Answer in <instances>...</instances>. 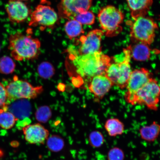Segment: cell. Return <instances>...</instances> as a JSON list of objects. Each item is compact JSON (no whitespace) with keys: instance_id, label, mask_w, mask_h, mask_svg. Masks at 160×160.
Returning <instances> with one entry per match:
<instances>
[{"instance_id":"277c9868","label":"cell","mask_w":160,"mask_h":160,"mask_svg":"<svg viewBox=\"0 0 160 160\" xmlns=\"http://www.w3.org/2000/svg\"><path fill=\"white\" fill-rule=\"evenodd\" d=\"M98 18L102 30L108 37L118 35L122 30L121 26L124 19V15L121 10L114 6L108 5L100 10Z\"/></svg>"},{"instance_id":"4dcf8cb0","label":"cell","mask_w":160,"mask_h":160,"mask_svg":"<svg viewBox=\"0 0 160 160\" xmlns=\"http://www.w3.org/2000/svg\"><path fill=\"white\" fill-rule=\"evenodd\" d=\"M17 1H27L28 0H17Z\"/></svg>"},{"instance_id":"ba28073f","label":"cell","mask_w":160,"mask_h":160,"mask_svg":"<svg viewBox=\"0 0 160 160\" xmlns=\"http://www.w3.org/2000/svg\"><path fill=\"white\" fill-rule=\"evenodd\" d=\"M6 88L9 105L16 100L34 99L43 91L42 86L33 87L28 82L19 79L16 76Z\"/></svg>"},{"instance_id":"d6a6232c","label":"cell","mask_w":160,"mask_h":160,"mask_svg":"<svg viewBox=\"0 0 160 160\" xmlns=\"http://www.w3.org/2000/svg\"><path fill=\"white\" fill-rule=\"evenodd\" d=\"M0 50H1V47H0Z\"/></svg>"},{"instance_id":"4fadbf2b","label":"cell","mask_w":160,"mask_h":160,"mask_svg":"<svg viewBox=\"0 0 160 160\" xmlns=\"http://www.w3.org/2000/svg\"><path fill=\"white\" fill-rule=\"evenodd\" d=\"M90 79L89 89L98 101L102 99L114 86L105 74L96 75Z\"/></svg>"},{"instance_id":"2e32d148","label":"cell","mask_w":160,"mask_h":160,"mask_svg":"<svg viewBox=\"0 0 160 160\" xmlns=\"http://www.w3.org/2000/svg\"><path fill=\"white\" fill-rule=\"evenodd\" d=\"M8 110L15 115L17 118L24 119L27 118L31 111V106L29 102L25 99L16 100L8 106Z\"/></svg>"},{"instance_id":"ac0fdd59","label":"cell","mask_w":160,"mask_h":160,"mask_svg":"<svg viewBox=\"0 0 160 160\" xmlns=\"http://www.w3.org/2000/svg\"><path fill=\"white\" fill-rule=\"evenodd\" d=\"M139 132L142 139L148 142H152L157 139L160 135V124L153 121L149 125L140 128Z\"/></svg>"},{"instance_id":"8992f818","label":"cell","mask_w":160,"mask_h":160,"mask_svg":"<svg viewBox=\"0 0 160 160\" xmlns=\"http://www.w3.org/2000/svg\"><path fill=\"white\" fill-rule=\"evenodd\" d=\"M104 35L101 29L92 30L87 35H81L73 44L69 46L67 51L72 57L101 51L102 38Z\"/></svg>"},{"instance_id":"d6986e66","label":"cell","mask_w":160,"mask_h":160,"mask_svg":"<svg viewBox=\"0 0 160 160\" xmlns=\"http://www.w3.org/2000/svg\"><path fill=\"white\" fill-rule=\"evenodd\" d=\"M104 128L108 135L111 137L121 135L124 132V124L117 118H111L105 122Z\"/></svg>"},{"instance_id":"3957f363","label":"cell","mask_w":160,"mask_h":160,"mask_svg":"<svg viewBox=\"0 0 160 160\" xmlns=\"http://www.w3.org/2000/svg\"><path fill=\"white\" fill-rule=\"evenodd\" d=\"M122 60L112 57V61L106 70L105 74L113 84L121 89L126 88L132 71L131 53L127 48L123 49Z\"/></svg>"},{"instance_id":"30bf717a","label":"cell","mask_w":160,"mask_h":160,"mask_svg":"<svg viewBox=\"0 0 160 160\" xmlns=\"http://www.w3.org/2000/svg\"><path fill=\"white\" fill-rule=\"evenodd\" d=\"M58 20V14L54 9L49 6L41 4L31 13L29 25L33 27L40 26L45 28L53 27Z\"/></svg>"},{"instance_id":"4316f807","label":"cell","mask_w":160,"mask_h":160,"mask_svg":"<svg viewBox=\"0 0 160 160\" xmlns=\"http://www.w3.org/2000/svg\"><path fill=\"white\" fill-rule=\"evenodd\" d=\"M38 72L41 77L43 78L48 79L53 75L55 70L51 63L44 62L39 65L38 68Z\"/></svg>"},{"instance_id":"7a4b0ae2","label":"cell","mask_w":160,"mask_h":160,"mask_svg":"<svg viewBox=\"0 0 160 160\" xmlns=\"http://www.w3.org/2000/svg\"><path fill=\"white\" fill-rule=\"evenodd\" d=\"M41 46L38 39L19 32L11 35L9 38L11 55L17 61L37 58L40 54Z\"/></svg>"},{"instance_id":"8fae6325","label":"cell","mask_w":160,"mask_h":160,"mask_svg":"<svg viewBox=\"0 0 160 160\" xmlns=\"http://www.w3.org/2000/svg\"><path fill=\"white\" fill-rule=\"evenodd\" d=\"M93 0H61L58 6L60 15L68 20L74 19L76 15L88 11Z\"/></svg>"},{"instance_id":"52a82bcc","label":"cell","mask_w":160,"mask_h":160,"mask_svg":"<svg viewBox=\"0 0 160 160\" xmlns=\"http://www.w3.org/2000/svg\"><path fill=\"white\" fill-rule=\"evenodd\" d=\"M160 100V86L153 77L135 94L128 104L145 106L150 110L157 111Z\"/></svg>"},{"instance_id":"7c38bea8","label":"cell","mask_w":160,"mask_h":160,"mask_svg":"<svg viewBox=\"0 0 160 160\" xmlns=\"http://www.w3.org/2000/svg\"><path fill=\"white\" fill-rule=\"evenodd\" d=\"M6 10L10 21L12 23L23 22L30 15V10L27 5L23 2L17 0H8Z\"/></svg>"},{"instance_id":"7402d4cb","label":"cell","mask_w":160,"mask_h":160,"mask_svg":"<svg viewBox=\"0 0 160 160\" xmlns=\"http://www.w3.org/2000/svg\"><path fill=\"white\" fill-rule=\"evenodd\" d=\"M65 141L61 137L57 135H52L47 140V147L50 151L59 152L62 151L65 147Z\"/></svg>"},{"instance_id":"9a60e30c","label":"cell","mask_w":160,"mask_h":160,"mask_svg":"<svg viewBox=\"0 0 160 160\" xmlns=\"http://www.w3.org/2000/svg\"><path fill=\"white\" fill-rule=\"evenodd\" d=\"M133 19L145 16L153 4V0H126Z\"/></svg>"},{"instance_id":"e0dca14e","label":"cell","mask_w":160,"mask_h":160,"mask_svg":"<svg viewBox=\"0 0 160 160\" xmlns=\"http://www.w3.org/2000/svg\"><path fill=\"white\" fill-rule=\"evenodd\" d=\"M131 53L132 58L140 62L147 61L151 57L149 45L141 43H133L127 47Z\"/></svg>"},{"instance_id":"9c48e42d","label":"cell","mask_w":160,"mask_h":160,"mask_svg":"<svg viewBox=\"0 0 160 160\" xmlns=\"http://www.w3.org/2000/svg\"><path fill=\"white\" fill-rule=\"evenodd\" d=\"M152 78V74L145 68L132 71L126 87L125 101L129 103L135 94Z\"/></svg>"},{"instance_id":"f546056e","label":"cell","mask_w":160,"mask_h":160,"mask_svg":"<svg viewBox=\"0 0 160 160\" xmlns=\"http://www.w3.org/2000/svg\"><path fill=\"white\" fill-rule=\"evenodd\" d=\"M3 151L0 149V160H1V158L3 157Z\"/></svg>"},{"instance_id":"6da1fadb","label":"cell","mask_w":160,"mask_h":160,"mask_svg":"<svg viewBox=\"0 0 160 160\" xmlns=\"http://www.w3.org/2000/svg\"><path fill=\"white\" fill-rule=\"evenodd\" d=\"M72 62L78 74L89 78L96 75L105 74L112 61V57L101 51L72 57Z\"/></svg>"},{"instance_id":"1f68e13d","label":"cell","mask_w":160,"mask_h":160,"mask_svg":"<svg viewBox=\"0 0 160 160\" xmlns=\"http://www.w3.org/2000/svg\"><path fill=\"white\" fill-rule=\"evenodd\" d=\"M159 20H160V15L159 16Z\"/></svg>"},{"instance_id":"ffe728a7","label":"cell","mask_w":160,"mask_h":160,"mask_svg":"<svg viewBox=\"0 0 160 160\" xmlns=\"http://www.w3.org/2000/svg\"><path fill=\"white\" fill-rule=\"evenodd\" d=\"M66 34L70 39L79 37L84 33L81 23L74 19L69 20L65 25Z\"/></svg>"},{"instance_id":"603a6c76","label":"cell","mask_w":160,"mask_h":160,"mask_svg":"<svg viewBox=\"0 0 160 160\" xmlns=\"http://www.w3.org/2000/svg\"><path fill=\"white\" fill-rule=\"evenodd\" d=\"M15 63L11 58L4 56L0 59V73L8 75L13 73L15 69Z\"/></svg>"},{"instance_id":"5bb4252c","label":"cell","mask_w":160,"mask_h":160,"mask_svg":"<svg viewBox=\"0 0 160 160\" xmlns=\"http://www.w3.org/2000/svg\"><path fill=\"white\" fill-rule=\"evenodd\" d=\"M22 131L26 141L32 144L43 143L49 135V131L38 123L26 126Z\"/></svg>"},{"instance_id":"484cf974","label":"cell","mask_w":160,"mask_h":160,"mask_svg":"<svg viewBox=\"0 0 160 160\" xmlns=\"http://www.w3.org/2000/svg\"><path fill=\"white\" fill-rule=\"evenodd\" d=\"M51 109L47 106L39 108L35 113L36 119L41 123L47 122L51 118Z\"/></svg>"},{"instance_id":"d4e9b609","label":"cell","mask_w":160,"mask_h":160,"mask_svg":"<svg viewBox=\"0 0 160 160\" xmlns=\"http://www.w3.org/2000/svg\"><path fill=\"white\" fill-rule=\"evenodd\" d=\"M90 145L92 147L98 148L102 147L105 142L104 137L101 132L98 131L92 132L89 136Z\"/></svg>"},{"instance_id":"44dd1931","label":"cell","mask_w":160,"mask_h":160,"mask_svg":"<svg viewBox=\"0 0 160 160\" xmlns=\"http://www.w3.org/2000/svg\"><path fill=\"white\" fill-rule=\"evenodd\" d=\"M18 119L8 110V107L0 109V127L5 129H11Z\"/></svg>"},{"instance_id":"f1b7e54d","label":"cell","mask_w":160,"mask_h":160,"mask_svg":"<svg viewBox=\"0 0 160 160\" xmlns=\"http://www.w3.org/2000/svg\"><path fill=\"white\" fill-rule=\"evenodd\" d=\"M8 105L7 89L2 84L0 83V109L8 107Z\"/></svg>"},{"instance_id":"5b68a950","label":"cell","mask_w":160,"mask_h":160,"mask_svg":"<svg viewBox=\"0 0 160 160\" xmlns=\"http://www.w3.org/2000/svg\"><path fill=\"white\" fill-rule=\"evenodd\" d=\"M130 27V37L133 43L150 45L154 41L157 24L151 17L143 16L134 19Z\"/></svg>"},{"instance_id":"83f0119b","label":"cell","mask_w":160,"mask_h":160,"mask_svg":"<svg viewBox=\"0 0 160 160\" xmlns=\"http://www.w3.org/2000/svg\"><path fill=\"white\" fill-rule=\"evenodd\" d=\"M125 158L124 152L119 147L112 148L108 152V160H124Z\"/></svg>"},{"instance_id":"cb8c5ba5","label":"cell","mask_w":160,"mask_h":160,"mask_svg":"<svg viewBox=\"0 0 160 160\" xmlns=\"http://www.w3.org/2000/svg\"><path fill=\"white\" fill-rule=\"evenodd\" d=\"M73 19L77 20L82 25H91L95 23V16L92 12L88 10L78 14Z\"/></svg>"}]
</instances>
